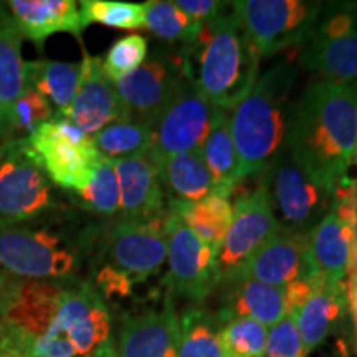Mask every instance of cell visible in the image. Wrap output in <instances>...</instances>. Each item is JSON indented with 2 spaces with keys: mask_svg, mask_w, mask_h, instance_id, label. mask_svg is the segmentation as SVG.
<instances>
[{
  "mask_svg": "<svg viewBox=\"0 0 357 357\" xmlns=\"http://www.w3.org/2000/svg\"><path fill=\"white\" fill-rule=\"evenodd\" d=\"M167 208L176 212L205 245L217 250L218 253V248L230 229L231 217H234V208L229 199L208 195L199 202L169 200Z\"/></svg>",
  "mask_w": 357,
  "mask_h": 357,
  "instance_id": "4316f807",
  "label": "cell"
},
{
  "mask_svg": "<svg viewBox=\"0 0 357 357\" xmlns=\"http://www.w3.org/2000/svg\"><path fill=\"white\" fill-rule=\"evenodd\" d=\"M91 139L98 154L114 162L149 153L153 128L136 121H116L102 128Z\"/></svg>",
  "mask_w": 357,
  "mask_h": 357,
  "instance_id": "f546056e",
  "label": "cell"
},
{
  "mask_svg": "<svg viewBox=\"0 0 357 357\" xmlns=\"http://www.w3.org/2000/svg\"><path fill=\"white\" fill-rule=\"evenodd\" d=\"M0 137H2V136H0Z\"/></svg>",
  "mask_w": 357,
  "mask_h": 357,
  "instance_id": "60d3db41",
  "label": "cell"
},
{
  "mask_svg": "<svg viewBox=\"0 0 357 357\" xmlns=\"http://www.w3.org/2000/svg\"><path fill=\"white\" fill-rule=\"evenodd\" d=\"M162 187L176 195L181 202H199L213 195V181L205 164L202 149H192L187 153L171 155L155 162Z\"/></svg>",
  "mask_w": 357,
  "mask_h": 357,
  "instance_id": "d4e9b609",
  "label": "cell"
},
{
  "mask_svg": "<svg viewBox=\"0 0 357 357\" xmlns=\"http://www.w3.org/2000/svg\"><path fill=\"white\" fill-rule=\"evenodd\" d=\"M266 336V328L255 319H231L220 329L223 357H263Z\"/></svg>",
  "mask_w": 357,
  "mask_h": 357,
  "instance_id": "e575fe53",
  "label": "cell"
},
{
  "mask_svg": "<svg viewBox=\"0 0 357 357\" xmlns=\"http://www.w3.org/2000/svg\"><path fill=\"white\" fill-rule=\"evenodd\" d=\"M347 307L346 283L319 276L312 281V293L296 316L305 354L314 351L342 319Z\"/></svg>",
  "mask_w": 357,
  "mask_h": 357,
  "instance_id": "603a6c76",
  "label": "cell"
},
{
  "mask_svg": "<svg viewBox=\"0 0 357 357\" xmlns=\"http://www.w3.org/2000/svg\"><path fill=\"white\" fill-rule=\"evenodd\" d=\"M231 7L258 55L271 56L287 48L305 47L323 3L306 0H242L231 2Z\"/></svg>",
  "mask_w": 357,
  "mask_h": 357,
  "instance_id": "ba28073f",
  "label": "cell"
},
{
  "mask_svg": "<svg viewBox=\"0 0 357 357\" xmlns=\"http://www.w3.org/2000/svg\"><path fill=\"white\" fill-rule=\"evenodd\" d=\"M222 111L213 106L189 75H185L166 109L154 123L149 154L155 162H160L171 155L202 149Z\"/></svg>",
  "mask_w": 357,
  "mask_h": 357,
  "instance_id": "7c38bea8",
  "label": "cell"
},
{
  "mask_svg": "<svg viewBox=\"0 0 357 357\" xmlns=\"http://www.w3.org/2000/svg\"><path fill=\"white\" fill-rule=\"evenodd\" d=\"M202 153L213 181V195L229 199L242 182L238 159L231 137L230 111H222L202 146Z\"/></svg>",
  "mask_w": 357,
  "mask_h": 357,
  "instance_id": "484cf974",
  "label": "cell"
},
{
  "mask_svg": "<svg viewBox=\"0 0 357 357\" xmlns=\"http://www.w3.org/2000/svg\"><path fill=\"white\" fill-rule=\"evenodd\" d=\"M281 227L276 220L265 185L236 199L230 229L218 248V278L227 280L238 273L253 255L278 235Z\"/></svg>",
  "mask_w": 357,
  "mask_h": 357,
  "instance_id": "9a60e30c",
  "label": "cell"
},
{
  "mask_svg": "<svg viewBox=\"0 0 357 357\" xmlns=\"http://www.w3.org/2000/svg\"><path fill=\"white\" fill-rule=\"evenodd\" d=\"M300 65L318 79L352 83L357 78V6L329 3L321 7L310 40L300 53Z\"/></svg>",
  "mask_w": 357,
  "mask_h": 357,
  "instance_id": "30bf717a",
  "label": "cell"
},
{
  "mask_svg": "<svg viewBox=\"0 0 357 357\" xmlns=\"http://www.w3.org/2000/svg\"><path fill=\"white\" fill-rule=\"evenodd\" d=\"M142 6H144V26L155 37L166 42H181L182 45H187L194 42L202 29V24L181 10L176 2L151 0Z\"/></svg>",
  "mask_w": 357,
  "mask_h": 357,
  "instance_id": "4dcf8cb0",
  "label": "cell"
},
{
  "mask_svg": "<svg viewBox=\"0 0 357 357\" xmlns=\"http://www.w3.org/2000/svg\"><path fill=\"white\" fill-rule=\"evenodd\" d=\"M352 160H354L356 167H357V144H356V149H354V154H352Z\"/></svg>",
  "mask_w": 357,
  "mask_h": 357,
  "instance_id": "ab89813d",
  "label": "cell"
},
{
  "mask_svg": "<svg viewBox=\"0 0 357 357\" xmlns=\"http://www.w3.org/2000/svg\"><path fill=\"white\" fill-rule=\"evenodd\" d=\"M178 319L171 300L162 310L124 316L118 339V357H177Z\"/></svg>",
  "mask_w": 357,
  "mask_h": 357,
  "instance_id": "ffe728a7",
  "label": "cell"
},
{
  "mask_svg": "<svg viewBox=\"0 0 357 357\" xmlns=\"http://www.w3.org/2000/svg\"><path fill=\"white\" fill-rule=\"evenodd\" d=\"M176 6L184 10L187 15L192 17L199 24H207L208 20L215 19L223 10L230 7L227 2H215V0H178Z\"/></svg>",
  "mask_w": 357,
  "mask_h": 357,
  "instance_id": "74e56055",
  "label": "cell"
},
{
  "mask_svg": "<svg viewBox=\"0 0 357 357\" xmlns=\"http://www.w3.org/2000/svg\"><path fill=\"white\" fill-rule=\"evenodd\" d=\"M78 247L35 218L0 230V276L17 280H73Z\"/></svg>",
  "mask_w": 357,
  "mask_h": 357,
  "instance_id": "8992f818",
  "label": "cell"
},
{
  "mask_svg": "<svg viewBox=\"0 0 357 357\" xmlns=\"http://www.w3.org/2000/svg\"><path fill=\"white\" fill-rule=\"evenodd\" d=\"M312 281L298 280L289 283L288 287H284V291H287V316H289V318L296 319L298 312L305 306V303L310 300L312 293Z\"/></svg>",
  "mask_w": 357,
  "mask_h": 357,
  "instance_id": "f35d334b",
  "label": "cell"
},
{
  "mask_svg": "<svg viewBox=\"0 0 357 357\" xmlns=\"http://www.w3.org/2000/svg\"><path fill=\"white\" fill-rule=\"evenodd\" d=\"M296 77L293 61H281L258 78L250 95L230 111L231 137L242 181L265 171L284 149L294 105L289 98Z\"/></svg>",
  "mask_w": 357,
  "mask_h": 357,
  "instance_id": "3957f363",
  "label": "cell"
},
{
  "mask_svg": "<svg viewBox=\"0 0 357 357\" xmlns=\"http://www.w3.org/2000/svg\"><path fill=\"white\" fill-rule=\"evenodd\" d=\"M167 263L166 284L171 291L194 301H204L220 283L217 250L205 245L176 212L167 208Z\"/></svg>",
  "mask_w": 357,
  "mask_h": 357,
  "instance_id": "2e32d148",
  "label": "cell"
},
{
  "mask_svg": "<svg viewBox=\"0 0 357 357\" xmlns=\"http://www.w3.org/2000/svg\"><path fill=\"white\" fill-rule=\"evenodd\" d=\"M185 75L181 50L176 53L158 52L132 73L114 82L126 121L153 128Z\"/></svg>",
  "mask_w": 357,
  "mask_h": 357,
  "instance_id": "4fadbf2b",
  "label": "cell"
},
{
  "mask_svg": "<svg viewBox=\"0 0 357 357\" xmlns=\"http://www.w3.org/2000/svg\"><path fill=\"white\" fill-rule=\"evenodd\" d=\"M66 281L0 276V352L7 357L29 356L50 329Z\"/></svg>",
  "mask_w": 357,
  "mask_h": 357,
  "instance_id": "5b68a950",
  "label": "cell"
},
{
  "mask_svg": "<svg viewBox=\"0 0 357 357\" xmlns=\"http://www.w3.org/2000/svg\"><path fill=\"white\" fill-rule=\"evenodd\" d=\"M79 17L84 29L89 24H101L113 29L137 30L144 26V6L118 0H83Z\"/></svg>",
  "mask_w": 357,
  "mask_h": 357,
  "instance_id": "836d02e7",
  "label": "cell"
},
{
  "mask_svg": "<svg viewBox=\"0 0 357 357\" xmlns=\"http://www.w3.org/2000/svg\"><path fill=\"white\" fill-rule=\"evenodd\" d=\"M177 357H223L220 346L222 324L215 314L190 307L178 321Z\"/></svg>",
  "mask_w": 357,
  "mask_h": 357,
  "instance_id": "f1b7e54d",
  "label": "cell"
},
{
  "mask_svg": "<svg viewBox=\"0 0 357 357\" xmlns=\"http://www.w3.org/2000/svg\"><path fill=\"white\" fill-rule=\"evenodd\" d=\"M61 116L89 137L111 123L126 121L114 82L106 75L101 58L83 53L78 91Z\"/></svg>",
  "mask_w": 357,
  "mask_h": 357,
  "instance_id": "ac0fdd59",
  "label": "cell"
},
{
  "mask_svg": "<svg viewBox=\"0 0 357 357\" xmlns=\"http://www.w3.org/2000/svg\"><path fill=\"white\" fill-rule=\"evenodd\" d=\"M119 185V213L128 220H153L162 217L164 187L159 167L149 153L114 160Z\"/></svg>",
  "mask_w": 357,
  "mask_h": 357,
  "instance_id": "d6986e66",
  "label": "cell"
},
{
  "mask_svg": "<svg viewBox=\"0 0 357 357\" xmlns=\"http://www.w3.org/2000/svg\"><path fill=\"white\" fill-rule=\"evenodd\" d=\"M25 73L26 86L37 89L50 105L55 106L56 114L61 116L70 108L78 91L82 63H65L55 60L25 61Z\"/></svg>",
  "mask_w": 357,
  "mask_h": 357,
  "instance_id": "83f0119b",
  "label": "cell"
},
{
  "mask_svg": "<svg viewBox=\"0 0 357 357\" xmlns=\"http://www.w3.org/2000/svg\"><path fill=\"white\" fill-rule=\"evenodd\" d=\"M6 7L20 35L43 50L53 33H71L82 38L84 26L75 0H8Z\"/></svg>",
  "mask_w": 357,
  "mask_h": 357,
  "instance_id": "7402d4cb",
  "label": "cell"
},
{
  "mask_svg": "<svg viewBox=\"0 0 357 357\" xmlns=\"http://www.w3.org/2000/svg\"><path fill=\"white\" fill-rule=\"evenodd\" d=\"M108 305L89 281L68 280L60 307L26 357H93L111 341Z\"/></svg>",
  "mask_w": 357,
  "mask_h": 357,
  "instance_id": "277c9868",
  "label": "cell"
},
{
  "mask_svg": "<svg viewBox=\"0 0 357 357\" xmlns=\"http://www.w3.org/2000/svg\"><path fill=\"white\" fill-rule=\"evenodd\" d=\"M261 182L281 230L310 234L333 204L334 195L294 162L287 149L265 169Z\"/></svg>",
  "mask_w": 357,
  "mask_h": 357,
  "instance_id": "9c48e42d",
  "label": "cell"
},
{
  "mask_svg": "<svg viewBox=\"0 0 357 357\" xmlns=\"http://www.w3.org/2000/svg\"><path fill=\"white\" fill-rule=\"evenodd\" d=\"M55 207L50 178L26 139L0 144V230L43 217Z\"/></svg>",
  "mask_w": 357,
  "mask_h": 357,
  "instance_id": "52a82bcc",
  "label": "cell"
},
{
  "mask_svg": "<svg viewBox=\"0 0 357 357\" xmlns=\"http://www.w3.org/2000/svg\"><path fill=\"white\" fill-rule=\"evenodd\" d=\"M185 73L213 106L234 111L258 82L260 55L234 7L202 25L194 42L182 45Z\"/></svg>",
  "mask_w": 357,
  "mask_h": 357,
  "instance_id": "7a4b0ae2",
  "label": "cell"
},
{
  "mask_svg": "<svg viewBox=\"0 0 357 357\" xmlns=\"http://www.w3.org/2000/svg\"><path fill=\"white\" fill-rule=\"evenodd\" d=\"M263 357H306L296 319L287 316L280 323L271 326Z\"/></svg>",
  "mask_w": 357,
  "mask_h": 357,
  "instance_id": "8d00e7d4",
  "label": "cell"
},
{
  "mask_svg": "<svg viewBox=\"0 0 357 357\" xmlns=\"http://www.w3.org/2000/svg\"><path fill=\"white\" fill-rule=\"evenodd\" d=\"M147 58V40L142 35H128V37L119 38L118 42L113 43L102 60V68L106 75L118 82L132 73L144 63Z\"/></svg>",
  "mask_w": 357,
  "mask_h": 357,
  "instance_id": "d590c367",
  "label": "cell"
},
{
  "mask_svg": "<svg viewBox=\"0 0 357 357\" xmlns=\"http://www.w3.org/2000/svg\"><path fill=\"white\" fill-rule=\"evenodd\" d=\"M22 42L24 37L8 13L6 2H0V136H3L10 121L13 105L26 88Z\"/></svg>",
  "mask_w": 357,
  "mask_h": 357,
  "instance_id": "cb8c5ba5",
  "label": "cell"
},
{
  "mask_svg": "<svg viewBox=\"0 0 357 357\" xmlns=\"http://www.w3.org/2000/svg\"><path fill=\"white\" fill-rule=\"evenodd\" d=\"M167 212L153 220L119 218L106 230L102 252L106 265L141 283L158 273L167 260Z\"/></svg>",
  "mask_w": 357,
  "mask_h": 357,
  "instance_id": "5bb4252c",
  "label": "cell"
},
{
  "mask_svg": "<svg viewBox=\"0 0 357 357\" xmlns=\"http://www.w3.org/2000/svg\"><path fill=\"white\" fill-rule=\"evenodd\" d=\"M26 142L50 182L71 194L86 185L101 158L91 137L63 116H53Z\"/></svg>",
  "mask_w": 357,
  "mask_h": 357,
  "instance_id": "8fae6325",
  "label": "cell"
},
{
  "mask_svg": "<svg viewBox=\"0 0 357 357\" xmlns=\"http://www.w3.org/2000/svg\"><path fill=\"white\" fill-rule=\"evenodd\" d=\"M307 235L310 234H288L281 230L230 278L255 280L278 288L288 287L298 280L319 278L321 275L310 253Z\"/></svg>",
  "mask_w": 357,
  "mask_h": 357,
  "instance_id": "e0dca14e",
  "label": "cell"
},
{
  "mask_svg": "<svg viewBox=\"0 0 357 357\" xmlns=\"http://www.w3.org/2000/svg\"><path fill=\"white\" fill-rule=\"evenodd\" d=\"M53 108L37 89L26 86L13 105L10 121L3 132V141L29 139L37 129L53 118Z\"/></svg>",
  "mask_w": 357,
  "mask_h": 357,
  "instance_id": "d6a6232c",
  "label": "cell"
},
{
  "mask_svg": "<svg viewBox=\"0 0 357 357\" xmlns=\"http://www.w3.org/2000/svg\"><path fill=\"white\" fill-rule=\"evenodd\" d=\"M357 144V86L314 79L293 105L284 149L334 195Z\"/></svg>",
  "mask_w": 357,
  "mask_h": 357,
  "instance_id": "6da1fadb",
  "label": "cell"
},
{
  "mask_svg": "<svg viewBox=\"0 0 357 357\" xmlns=\"http://www.w3.org/2000/svg\"><path fill=\"white\" fill-rule=\"evenodd\" d=\"M75 197L83 208L100 217H113L119 212V185L113 162L100 158L91 177Z\"/></svg>",
  "mask_w": 357,
  "mask_h": 357,
  "instance_id": "1f68e13d",
  "label": "cell"
},
{
  "mask_svg": "<svg viewBox=\"0 0 357 357\" xmlns=\"http://www.w3.org/2000/svg\"><path fill=\"white\" fill-rule=\"evenodd\" d=\"M222 287L220 310L217 318L220 324L231 319H255L271 328L287 318V291L255 280L230 278L218 283Z\"/></svg>",
  "mask_w": 357,
  "mask_h": 357,
  "instance_id": "44dd1931",
  "label": "cell"
}]
</instances>
